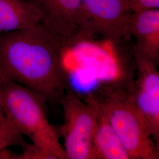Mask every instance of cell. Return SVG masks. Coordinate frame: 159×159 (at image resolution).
Returning <instances> with one entry per match:
<instances>
[{
    "label": "cell",
    "instance_id": "1",
    "mask_svg": "<svg viewBox=\"0 0 159 159\" xmlns=\"http://www.w3.org/2000/svg\"><path fill=\"white\" fill-rule=\"evenodd\" d=\"M66 48L40 23L0 34V74L35 92L46 102L59 103L69 89Z\"/></svg>",
    "mask_w": 159,
    "mask_h": 159
},
{
    "label": "cell",
    "instance_id": "2",
    "mask_svg": "<svg viewBox=\"0 0 159 159\" xmlns=\"http://www.w3.org/2000/svg\"><path fill=\"white\" fill-rule=\"evenodd\" d=\"M2 100L13 125L51 159H67L57 129L47 117L46 101L27 87L4 78Z\"/></svg>",
    "mask_w": 159,
    "mask_h": 159
},
{
    "label": "cell",
    "instance_id": "3",
    "mask_svg": "<svg viewBox=\"0 0 159 159\" xmlns=\"http://www.w3.org/2000/svg\"><path fill=\"white\" fill-rule=\"evenodd\" d=\"M131 82L105 87L97 98L131 159H159V145L133 98Z\"/></svg>",
    "mask_w": 159,
    "mask_h": 159
},
{
    "label": "cell",
    "instance_id": "4",
    "mask_svg": "<svg viewBox=\"0 0 159 159\" xmlns=\"http://www.w3.org/2000/svg\"><path fill=\"white\" fill-rule=\"evenodd\" d=\"M63 110V125L57 129L64 139L67 159H96L94 139L100 109L97 97L83 101L70 89L59 102Z\"/></svg>",
    "mask_w": 159,
    "mask_h": 159
},
{
    "label": "cell",
    "instance_id": "5",
    "mask_svg": "<svg viewBox=\"0 0 159 159\" xmlns=\"http://www.w3.org/2000/svg\"><path fill=\"white\" fill-rule=\"evenodd\" d=\"M131 13L129 0H82L83 39L97 35L112 42L130 39Z\"/></svg>",
    "mask_w": 159,
    "mask_h": 159
},
{
    "label": "cell",
    "instance_id": "6",
    "mask_svg": "<svg viewBox=\"0 0 159 159\" xmlns=\"http://www.w3.org/2000/svg\"><path fill=\"white\" fill-rule=\"evenodd\" d=\"M136 78L130 85L135 104L159 145V73L156 61L133 48Z\"/></svg>",
    "mask_w": 159,
    "mask_h": 159
},
{
    "label": "cell",
    "instance_id": "7",
    "mask_svg": "<svg viewBox=\"0 0 159 159\" xmlns=\"http://www.w3.org/2000/svg\"><path fill=\"white\" fill-rule=\"evenodd\" d=\"M40 12V23L66 46L83 40L82 0H28Z\"/></svg>",
    "mask_w": 159,
    "mask_h": 159
},
{
    "label": "cell",
    "instance_id": "8",
    "mask_svg": "<svg viewBox=\"0 0 159 159\" xmlns=\"http://www.w3.org/2000/svg\"><path fill=\"white\" fill-rule=\"evenodd\" d=\"M129 35L135 40L133 47L145 56L158 62L159 9L132 12Z\"/></svg>",
    "mask_w": 159,
    "mask_h": 159
},
{
    "label": "cell",
    "instance_id": "9",
    "mask_svg": "<svg viewBox=\"0 0 159 159\" xmlns=\"http://www.w3.org/2000/svg\"><path fill=\"white\" fill-rule=\"evenodd\" d=\"M40 12L28 0H0V34L40 23Z\"/></svg>",
    "mask_w": 159,
    "mask_h": 159
},
{
    "label": "cell",
    "instance_id": "10",
    "mask_svg": "<svg viewBox=\"0 0 159 159\" xmlns=\"http://www.w3.org/2000/svg\"><path fill=\"white\" fill-rule=\"evenodd\" d=\"M94 152L96 159H131L100 104L94 139Z\"/></svg>",
    "mask_w": 159,
    "mask_h": 159
},
{
    "label": "cell",
    "instance_id": "11",
    "mask_svg": "<svg viewBox=\"0 0 159 159\" xmlns=\"http://www.w3.org/2000/svg\"><path fill=\"white\" fill-rule=\"evenodd\" d=\"M4 78L0 74V150L16 146L23 149L28 146L23 135L13 125L7 113L2 93V85Z\"/></svg>",
    "mask_w": 159,
    "mask_h": 159
},
{
    "label": "cell",
    "instance_id": "12",
    "mask_svg": "<svg viewBox=\"0 0 159 159\" xmlns=\"http://www.w3.org/2000/svg\"><path fill=\"white\" fill-rule=\"evenodd\" d=\"M131 12L159 9V0H129Z\"/></svg>",
    "mask_w": 159,
    "mask_h": 159
}]
</instances>
